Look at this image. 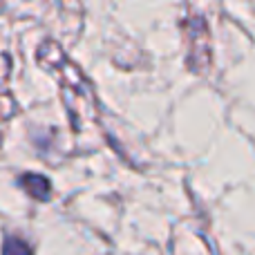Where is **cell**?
I'll list each match as a JSON object with an SVG mask.
<instances>
[{"label": "cell", "instance_id": "6da1fadb", "mask_svg": "<svg viewBox=\"0 0 255 255\" xmlns=\"http://www.w3.org/2000/svg\"><path fill=\"white\" fill-rule=\"evenodd\" d=\"M20 186L36 199H47V195H49V181L40 175H22Z\"/></svg>", "mask_w": 255, "mask_h": 255}, {"label": "cell", "instance_id": "7a4b0ae2", "mask_svg": "<svg viewBox=\"0 0 255 255\" xmlns=\"http://www.w3.org/2000/svg\"><path fill=\"white\" fill-rule=\"evenodd\" d=\"M2 255H34L29 244L20 238H7L2 244Z\"/></svg>", "mask_w": 255, "mask_h": 255}]
</instances>
